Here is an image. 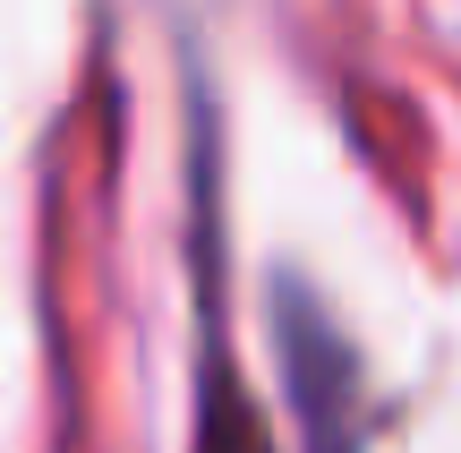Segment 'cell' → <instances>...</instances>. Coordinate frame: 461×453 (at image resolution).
<instances>
[{"label": "cell", "instance_id": "1", "mask_svg": "<svg viewBox=\"0 0 461 453\" xmlns=\"http://www.w3.org/2000/svg\"><path fill=\"white\" fill-rule=\"evenodd\" d=\"M205 453H265L257 411H248L230 385H214V403H205Z\"/></svg>", "mask_w": 461, "mask_h": 453}]
</instances>
